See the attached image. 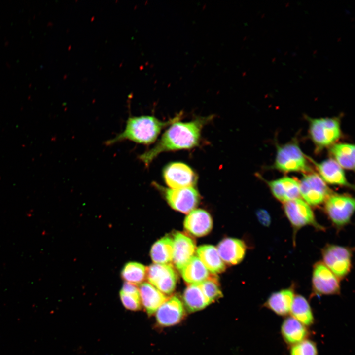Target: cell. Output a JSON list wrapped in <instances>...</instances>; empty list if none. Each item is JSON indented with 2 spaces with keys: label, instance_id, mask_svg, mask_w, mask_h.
<instances>
[{
  "label": "cell",
  "instance_id": "cell-1",
  "mask_svg": "<svg viewBox=\"0 0 355 355\" xmlns=\"http://www.w3.org/2000/svg\"><path fill=\"white\" fill-rule=\"evenodd\" d=\"M211 118L200 117L189 122L177 121L163 133L152 148L138 156L146 166L161 153L169 151L189 149L199 145L202 129Z\"/></svg>",
  "mask_w": 355,
  "mask_h": 355
},
{
  "label": "cell",
  "instance_id": "cell-2",
  "mask_svg": "<svg viewBox=\"0 0 355 355\" xmlns=\"http://www.w3.org/2000/svg\"><path fill=\"white\" fill-rule=\"evenodd\" d=\"M181 114L173 119L162 121L154 116H130L124 130L115 137L105 142L106 145H111L125 140L139 144L149 145L157 139L161 130L167 126L178 121Z\"/></svg>",
  "mask_w": 355,
  "mask_h": 355
},
{
  "label": "cell",
  "instance_id": "cell-3",
  "mask_svg": "<svg viewBox=\"0 0 355 355\" xmlns=\"http://www.w3.org/2000/svg\"><path fill=\"white\" fill-rule=\"evenodd\" d=\"M309 133L318 149L333 144L341 136L338 118H310Z\"/></svg>",
  "mask_w": 355,
  "mask_h": 355
},
{
  "label": "cell",
  "instance_id": "cell-4",
  "mask_svg": "<svg viewBox=\"0 0 355 355\" xmlns=\"http://www.w3.org/2000/svg\"><path fill=\"white\" fill-rule=\"evenodd\" d=\"M354 210V198L348 194H331L325 201V212L337 228L350 222Z\"/></svg>",
  "mask_w": 355,
  "mask_h": 355
},
{
  "label": "cell",
  "instance_id": "cell-5",
  "mask_svg": "<svg viewBox=\"0 0 355 355\" xmlns=\"http://www.w3.org/2000/svg\"><path fill=\"white\" fill-rule=\"evenodd\" d=\"M152 185L164 195L169 205L184 213L193 211L199 203L200 196L194 187L178 189L167 188L154 181Z\"/></svg>",
  "mask_w": 355,
  "mask_h": 355
},
{
  "label": "cell",
  "instance_id": "cell-6",
  "mask_svg": "<svg viewBox=\"0 0 355 355\" xmlns=\"http://www.w3.org/2000/svg\"><path fill=\"white\" fill-rule=\"evenodd\" d=\"M323 263L339 279L350 273L352 267V251L350 248L328 244L321 250Z\"/></svg>",
  "mask_w": 355,
  "mask_h": 355
},
{
  "label": "cell",
  "instance_id": "cell-7",
  "mask_svg": "<svg viewBox=\"0 0 355 355\" xmlns=\"http://www.w3.org/2000/svg\"><path fill=\"white\" fill-rule=\"evenodd\" d=\"M274 166L284 172H308L310 170L306 157L294 142L278 147Z\"/></svg>",
  "mask_w": 355,
  "mask_h": 355
},
{
  "label": "cell",
  "instance_id": "cell-8",
  "mask_svg": "<svg viewBox=\"0 0 355 355\" xmlns=\"http://www.w3.org/2000/svg\"><path fill=\"white\" fill-rule=\"evenodd\" d=\"M284 210L292 225L294 236L299 229L307 225L312 226L319 230L324 229L317 222L310 206L301 199L298 198L284 203Z\"/></svg>",
  "mask_w": 355,
  "mask_h": 355
},
{
  "label": "cell",
  "instance_id": "cell-9",
  "mask_svg": "<svg viewBox=\"0 0 355 355\" xmlns=\"http://www.w3.org/2000/svg\"><path fill=\"white\" fill-rule=\"evenodd\" d=\"M339 279L322 261L316 262L312 271V296L338 295L340 293Z\"/></svg>",
  "mask_w": 355,
  "mask_h": 355
},
{
  "label": "cell",
  "instance_id": "cell-10",
  "mask_svg": "<svg viewBox=\"0 0 355 355\" xmlns=\"http://www.w3.org/2000/svg\"><path fill=\"white\" fill-rule=\"evenodd\" d=\"M300 196L309 206L319 205L332 194L325 182L315 173L306 175L299 182Z\"/></svg>",
  "mask_w": 355,
  "mask_h": 355
},
{
  "label": "cell",
  "instance_id": "cell-11",
  "mask_svg": "<svg viewBox=\"0 0 355 355\" xmlns=\"http://www.w3.org/2000/svg\"><path fill=\"white\" fill-rule=\"evenodd\" d=\"M162 176L166 184L172 189L194 187L197 176L188 165L182 162H172L163 169Z\"/></svg>",
  "mask_w": 355,
  "mask_h": 355
},
{
  "label": "cell",
  "instance_id": "cell-12",
  "mask_svg": "<svg viewBox=\"0 0 355 355\" xmlns=\"http://www.w3.org/2000/svg\"><path fill=\"white\" fill-rule=\"evenodd\" d=\"M146 277L151 284L164 294H171L176 288L177 274L169 264L150 265L146 268Z\"/></svg>",
  "mask_w": 355,
  "mask_h": 355
},
{
  "label": "cell",
  "instance_id": "cell-13",
  "mask_svg": "<svg viewBox=\"0 0 355 355\" xmlns=\"http://www.w3.org/2000/svg\"><path fill=\"white\" fill-rule=\"evenodd\" d=\"M185 315L183 303L176 296L168 298L155 312L156 323L163 327L179 323L184 319Z\"/></svg>",
  "mask_w": 355,
  "mask_h": 355
},
{
  "label": "cell",
  "instance_id": "cell-14",
  "mask_svg": "<svg viewBox=\"0 0 355 355\" xmlns=\"http://www.w3.org/2000/svg\"><path fill=\"white\" fill-rule=\"evenodd\" d=\"M172 262L179 270L194 256L196 247L194 241L185 234L177 232L174 236Z\"/></svg>",
  "mask_w": 355,
  "mask_h": 355
},
{
  "label": "cell",
  "instance_id": "cell-15",
  "mask_svg": "<svg viewBox=\"0 0 355 355\" xmlns=\"http://www.w3.org/2000/svg\"><path fill=\"white\" fill-rule=\"evenodd\" d=\"M216 248L224 263L228 265H236L244 259L246 246L241 240L226 238L219 243Z\"/></svg>",
  "mask_w": 355,
  "mask_h": 355
},
{
  "label": "cell",
  "instance_id": "cell-16",
  "mask_svg": "<svg viewBox=\"0 0 355 355\" xmlns=\"http://www.w3.org/2000/svg\"><path fill=\"white\" fill-rule=\"evenodd\" d=\"M184 227L192 235L202 237L211 231L212 218L210 214L203 209L193 210L186 216Z\"/></svg>",
  "mask_w": 355,
  "mask_h": 355
},
{
  "label": "cell",
  "instance_id": "cell-17",
  "mask_svg": "<svg viewBox=\"0 0 355 355\" xmlns=\"http://www.w3.org/2000/svg\"><path fill=\"white\" fill-rule=\"evenodd\" d=\"M294 295V287L291 285L288 288L272 293L263 306L278 316H287L290 313Z\"/></svg>",
  "mask_w": 355,
  "mask_h": 355
},
{
  "label": "cell",
  "instance_id": "cell-18",
  "mask_svg": "<svg viewBox=\"0 0 355 355\" xmlns=\"http://www.w3.org/2000/svg\"><path fill=\"white\" fill-rule=\"evenodd\" d=\"M273 196L284 203L300 196L299 182L295 179L284 177L268 182Z\"/></svg>",
  "mask_w": 355,
  "mask_h": 355
},
{
  "label": "cell",
  "instance_id": "cell-19",
  "mask_svg": "<svg viewBox=\"0 0 355 355\" xmlns=\"http://www.w3.org/2000/svg\"><path fill=\"white\" fill-rule=\"evenodd\" d=\"M139 290L141 304L149 316L155 313L158 308L168 298L148 283L144 282L140 284Z\"/></svg>",
  "mask_w": 355,
  "mask_h": 355
},
{
  "label": "cell",
  "instance_id": "cell-20",
  "mask_svg": "<svg viewBox=\"0 0 355 355\" xmlns=\"http://www.w3.org/2000/svg\"><path fill=\"white\" fill-rule=\"evenodd\" d=\"M281 334L284 341L292 346L306 339L309 332L306 326L292 317H287L282 323Z\"/></svg>",
  "mask_w": 355,
  "mask_h": 355
},
{
  "label": "cell",
  "instance_id": "cell-21",
  "mask_svg": "<svg viewBox=\"0 0 355 355\" xmlns=\"http://www.w3.org/2000/svg\"><path fill=\"white\" fill-rule=\"evenodd\" d=\"M314 163L323 181L333 185L350 186L342 167L333 159Z\"/></svg>",
  "mask_w": 355,
  "mask_h": 355
},
{
  "label": "cell",
  "instance_id": "cell-22",
  "mask_svg": "<svg viewBox=\"0 0 355 355\" xmlns=\"http://www.w3.org/2000/svg\"><path fill=\"white\" fill-rule=\"evenodd\" d=\"M196 252L197 257L211 274L215 275L225 270V264L214 246L210 245L201 246L197 249Z\"/></svg>",
  "mask_w": 355,
  "mask_h": 355
},
{
  "label": "cell",
  "instance_id": "cell-23",
  "mask_svg": "<svg viewBox=\"0 0 355 355\" xmlns=\"http://www.w3.org/2000/svg\"><path fill=\"white\" fill-rule=\"evenodd\" d=\"M180 271L184 281L189 284H200L212 274L197 256L191 257Z\"/></svg>",
  "mask_w": 355,
  "mask_h": 355
},
{
  "label": "cell",
  "instance_id": "cell-24",
  "mask_svg": "<svg viewBox=\"0 0 355 355\" xmlns=\"http://www.w3.org/2000/svg\"><path fill=\"white\" fill-rule=\"evenodd\" d=\"M291 317L308 326L314 322V316L307 299L300 294L294 295L290 308Z\"/></svg>",
  "mask_w": 355,
  "mask_h": 355
},
{
  "label": "cell",
  "instance_id": "cell-25",
  "mask_svg": "<svg viewBox=\"0 0 355 355\" xmlns=\"http://www.w3.org/2000/svg\"><path fill=\"white\" fill-rule=\"evenodd\" d=\"M173 240L169 236L161 238L152 245L150 256L154 263L169 264L172 261Z\"/></svg>",
  "mask_w": 355,
  "mask_h": 355
},
{
  "label": "cell",
  "instance_id": "cell-26",
  "mask_svg": "<svg viewBox=\"0 0 355 355\" xmlns=\"http://www.w3.org/2000/svg\"><path fill=\"white\" fill-rule=\"evenodd\" d=\"M183 300L185 307L190 312L202 310L211 304L199 284H189L184 291Z\"/></svg>",
  "mask_w": 355,
  "mask_h": 355
},
{
  "label": "cell",
  "instance_id": "cell-27",
  "mask_svg": "<svg viewBox=\"0 0 355 355\" xmlns=\"http://www.w3.org/2000/svg\"><path fill=\"white\" fill-rule=\"evenodd\" d=\"M332 156L341 167L348 170L355 168V146L350 143H337L330 149Z\"/></svg>",
  "mask_w": 355,
  "mask_h": 355
},
{
  "label": "cell",
  "instance_id": "cell-28",
  "mask_svg": "<svg viewBox=\"0 0 355 355\" xmlns=\"http://www.w3.org/2000/svg\"><path fill=\"white\" fill-rule=\"evenodd\" d=\"M121 276L127 282L141 284L146 277V268L140 263L129 262L123 267Z\"/></svg>",
  "mask_w": 355,
  "mask_h": 355
},
{
  "label": "cell",
  "instance_id": "cell-29",
  "mask_svg": "<svg viewBox=\"0 0 355 355\" xmlns=\"http://www.w3.org/2000/svg\"><path fill=\"white\" fill-rule=\"evenodd\" d=\"M198 284L210 303L222 296L215 275L212 274L208 279Z\"/></svg>",
  "mask_w": 355,
  "mask_h": 355
},
{
  "label": "cell",
  "instance_id": "cell-30",
  "mask_svg": "<svg viewBox=\"0 0 355 355\" xmlns=\"http://www.w3.org/2000/svg\"><path fill=\"white\" fill-rule=\"evenodd\" d=\"M317 345L311 340L306 339L301 342L292 345L290 355H318Z\"/></svg>",
  "mask_w": 355,
  "mask_h": 355
},
{
  "label": "cell",
  "instance_id": "cell-31",
  "mask_svg": "<svg viewBox=\"0 0 355 355\" xmlns=\"http://www.w3.org/2000/svg\"><path fill=\"white\" fill-rule=\"evenodd\" d=\"M119 296L120 300L126 309L132 311H137L141 309L142 304L140 298L126 294L121 291Z\"/></svg>",
  "mask_w": 355,
  "mask_h": 355
},
{
  "label": "cell",
  "instance_id": "cell-32",
  "mask_svg": "<svg viewBox=\"0 0 355 355\" xmlns=\"http://www.w3.org/2000/svg\"><path fill=\"white\" fill-rule=\"evenodd\" d=\"M121 291L126 294L140 298L139 288L135 284L125 282Z\"/></svg>",
  "mask_w": 355,
  "mask_h": 355
},
{
  "label": "cell",
  "instance_id": "cell-33",
  "mask_svg": "<svg viewBox=\"0 0 355 355\" xmlns=\"http://www.w3.org/2000/svg\"><path fill=\"white\" fill-rule=\"evenodd\" d=\"M256 214L258 220L261 225L268 227L271 224V218L266 210L259 209L256 211Z\"/></svg>",
  "mask_w": 355,
  "mask_h": 355
}]
</instances>
